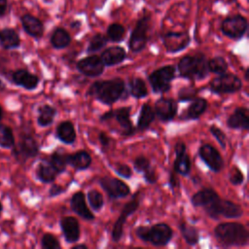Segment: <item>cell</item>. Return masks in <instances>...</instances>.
Segmentation results:
<instances>
[{
    "mask_svg": "<svg viewBox=\"0 0 249 249\" xmlns=\"http://www.w3.org/2000/svg\"><path fill=\"white\" fill-rule=\"evenodd\" d=\"M125 90L124 82L121 78L96 81L89 89L88 94L103 104L111 105L123 97Z\"/></svg>",
    "mask_w": 249,
    "mask_h": 249,
    "instance_id": "6da1fadb",
    "label": "cell"
},
{
    "mask_svg": "<svg viewBox=\"0 0 249 249\" xmlns=\"http://www.w3.org/2000/svg\"><path fill=\"white\" fill-rule=\"evenodd\" d=\"M217 240L226 247L245 246L248 243L249 233L247 229L239 223L227 222L217 225L214 229Z\"/></svg>",
    "mask_w": 249,
    "mask_h": 249,
    "instance_id": "7a4b0ae2",
    "label": "cell"
},
{
    "mask_svg": "<svg viewBox=\"0 0 249 249\" xmlns=\"http://www.w3.org/2000/svg\"><path fill=\"white\" fill-rule=\"evenodd\" d=\"M177 69L182 78L191 80H201L209 74L207 58L201 53L183 56L178 62Z\"/></svg>",
    "mask_w": 249,
    "mask_h": 249,
    "instance_id": "3957f363",
    "label": "cell"
},
{
    "mask_svg": "<svg viewBox=\"0 0 249 249\" xmlns=\"http://www.w3.org/2000/svg\"><path fill=\"white\" fill-rule=\"evenodd\" d=\"M136 235L144 242H149L154 246H165L173 236L172 229L165 223H158L152 227L140 226L135 231Z\"/></svg>",
    "mask_w": 249,
    "mask_h": 249,
    "instance_id": "277c9868",
    "label": "cell"
},
{
    "mask_svg": "<svg viewBox=\"0 0 249 249\" xmlns=\"http://www.w3.org/2000/svg\"><path fill=\"white\" fill-rule=\"evenodd\" d=\"M151 26V16L144 14L141 16L132 29L128 39V49L132 53H140L146 48L149 41V30Z\"/></svg>",
    "mask_w": 249,
    "mask_h": 249,
    "instance_id": "5b68a950",
    "label": "cell"
},
{
    "mask_svg": "<svg viewBox=\"0 0 249 249\" xmlns=\"http://www.w3.org/2000/svg\"><path fill=\"white\" fill-rule=\"evenodd\" d=\"M204 209L206 214L215 220L220 219V217L229 219L239 218L243 213L242 208L238 204L228 199H223L220 196L204 206Z\"/></svg>",
    "mask_w": 249,
    "mask_h": 249,
    "instance_id": "8992f818",
    "label": "cell"
},
{
    "mask_svg": "<svg viewBox=\"0 0 249 249\" xmlns=\"http://www.w3.org/2000/svg\"><path fill=\"white\" fill-rule=\"evenodd\" d=\"M220 29L225 36L237 41L246 34L248 30V20L240 14L230 15L222 20Z\"/></svg>",
    "mask_w": 249,
    "mask_h": 249,
    "instance_id": "52a82bcc",
    "label": "cell"
},
{
    "mask_svg": "<svg viewBox=\"0 0 249 249\" xmlns=\"http://www.w3.org/2000/svg\"><path fill=\"white\" fill-rule=\"evenodd\" d=\"M175 67L165 65L152 72L149 77V83L155 93H164L171 89V82L175 77Z\"/></svg>",
    "mask_w": 249,
    "mask_h": 249,
    "instance_id": "ba28073f",
    "label": "cell"
},
{
    "mask_svg": "<svg viewBox=\"0 0 249 249\" xmlns=\"http://www.w3.org/2000/svg\"><path fill=\"white\" fill-rule=\"evenodd\" d=\"M242 88V82L238 76L232 73L219 74L212 79L209 84V89L216 94H229L240 90Z\"/></svg>",
    "mask_w": 249,
    "mask_h": 249,
    "instance_id": "9c48e42d",
    "label": "cell"
},
{
    "mask_svg": "<svg viewBox=\"0 0 249 249\" xmlns=\"http://www.w3.org/2000/svg\"><path fill=\"white\" fill-rule=\"evenodd\" d=\"M161 41L167 53H177L190 45L191 37L188 31H167L161 35Z\"/></svg>",
    "mask_w": 249,
    "mask_h": 249,
    "instance_id": "30bf717a",
    "label": "cell"
},
{
    "mask_svg": "<svg viewBox=\"0 0 249 249\" xmlns=\"http://www.w3.org/2000/svg\"><path fill=\"white\" fill-rule=\"evenodd\" d=\"M140 199H139V193L134 194L133 197L124 206L119 218L117 219L113 231H112V239L114 242H119L121 237L123 236L124 231V225L127 219V217L131 214H133L137 208L139 207Z\"/></svg>",
    "mask_w": 249,
    "mask_h": 249,
    "instance_id": "8fae6325",
    "label": "cell"
},
{
    "mask_svg": "<svg viewBox=\"0 0 249 249\" xmlns=\"http://www.w3.org/2000/svg\"><path fill=\"white\" fill-rule=\"evenodd\" d=\"M99 184L107 193L108 196L114 199L124 197L130 193L128 185L117 178L105 176L99 180Z\"/></svg>",
    "mask_w": 249,
    "mask_h": 249,
    "instance_id": "7c38bea8",
    "label": "cell"
},
{
    "mask_svg": "<svg viewBox=\"0 0 249 249\" xmlns=\"http://www.w3.org/2000/svg\"><path fill=\"white\" fill-rule=\"evenodd\" d=\"M76 67L83 75L87 77H98L104 71V64L98 55L92 54L80 59Z\"/></svg>",
    "mask_w": 249,
    "mask_h": 249,
    "instance_id": "4fadbf2b",
    "label": "cell"
},
{
    "mask_svg": "<svg viewBox=\"0 0 249 249\" xmlns=\"http://www.w3.org/2000/svg\"><path fill=\"white\" fill-rule=\"evenodd\" d=\"M198 155L213 172H219L224 167L223 158L212 145L202 144L198 149Z\"/></svg>",
    "mask_w": 249,
    "mask_h": 249,
    "instance_id": "5bb4252c",
    "label": "cell"
},
{
    "mask_svg": "<svg viewBox=\"0 0 249 249\" xmlns=\"http://www.w3.org/2000/svg\"><path fill=\"white\" fill-rule=\"evenodd\" d=\"M154 112L159 120L162 122L171 121L177 113V102L172 98L161 97L156 101Z\"/></svg>",
    "mask_w": 249,
    "mask_h": 249,
    "instance_id": "9a60e30c",
    "label": "cell"
},
{
    "mask_svg": "<svg viewBox=\"0 0 249 249\" xmlns=\"http://www.w3.org/2000/svg\"><path fill=\"white\" fill-rule=\"evenodd\" d=\"M173 169L176 173L187 176L191 171V160L183 142H177L175 145V160Z\"/></svg>",
    "mask_w": 249,
    "mask_h": 249,
    "instance_id": "2e32d148",
    "label": "cell"
},
{
    "mask_svg": "<svg viewBox=\"0 0 249 249\" xmlns=\"http://www.w3.org/2000/svg\"><path fill=\"white\" fill-rule=\"evenodd\" d=\"M60 229L68 243H75L80 239V226L76 218L72 216L63 217L60 220Z\"/></svg>",
    "mask_w": 249,
    "mask_h": 249,
    "instance_id": "e0dca14e",
    "label": "cell"
},
{
    "mask_svg": "<svg viewBox=\"0 0 249 249\" xmlns=\"http://www.w3.org/2000/svg\"><path fill=\"white\" fill-rule=\"evenodd\" d=\"M70 206L72 211L76 213L78 216H80L82 219L88 220V221L94 220V215L89 209L86 203L85 195L83 194V192H76L72 196L70 199Z\"/></svg>",
    "mask_w": 249,
    "mask_h": 249,
    "instance_id": "ac0fdd59",
    "label": "cell"
},
{
    "mask_svg": "<svg viewBox=\"0 0 249 249\" xmlns=\"http://www.w3.org/2000/svg\"><path fill=\"white\" fill-rule=\"evenodd\" d=\"M21 25L24 31L31 37L35 39H40L44 34V24L43 22L36 17L25 14L20 18Z\"/></svg>",
    "mask_w": 249,
    "mask_h": 249,
    "instance_id": "d6986e66",
    "label": "cell"
},
{
    "mask_svg": "<svg viewBox=\"0 0 249 249\" xmlns=\"http://www.w3.org/2000/svg\"><path fill=\"white\" fill-rule=\"evenodd\" d=\"M99 57L104 66H114L120 64L125 59L126 53L123 47L112 46L105 49Z\"/></svg>",
    "mask_w": 249,
    "mask_h": 249,
    "instance_id": "ffe728a7",
    "label": "cell"
},
{
    "mask_svg": "<svg viewBox=\"0 0 249 249\" xmlns=\"http://www.w3.org/2000/svg\"><path fill=\"white\" fill-rule=\"evenodd\" d=\"M12 81L25 89L31 90L37 88L40 80L38 76L28 72L25 69H18L12 74Z\"/></svg>",
    "mask_w": 249,
    "mask_h": 249,
    "instance_id": "44dd1931",
    "label": "cell"
},
{
    "mask_svg": "<svg viewBox=\"0 0 249 249\" xmlns=\"http://www.w3.org/2000/svg\"><path fill=\"white\" fill-rule=\"evenodd\" d=\"M228 126L233 129H244L249 128V112L246 107H238L229 117L227 121Z\"/></svg>",
    "mask_w": 249,
    "mask_h": 249,
    "instance_id": "7402d4cb",
    "label": "cell"
},
{
    "mask_svg": "<svg viewBox=\"0 0 249 249\" xmlns=\"http://www.w3.org/2000/svg\"><path fill=\"white\" fill-rule=\"evenodd\" d=\"M130 107H121L114 111L113 118L119 123L122 128V134L129 136L134 133V127L129 119Z\"/></svg>",
    "mask_w": 249,
    "mask_h": 249,
    "instance_id": "603a6c76",
    "label": "cell"
},
{
    "mask_svg": "<svg viewBox=\"0 0 249 249\" xmlns=\"http://www.w3.org/2000/svg\"><path fill=\"white\" fill-rule=\"evenodd\" d=\"M206 108V99L202 97H195L181 118L184 120H196L205 112Z\"/></svg>",
    "mask_w": 249,
    "mask_h": 249,
    "instance_id": "cb8c5ba5",
    "label": "cell"
},
{
    "mask_svg": "<svg viewBox=\"0 0 249 249\" xmlns=\"http://www.w3.org/2000/svg\"><path fill=\"white\" fill-rule=\"evenodd\" d=\"M39 153V145L37 141L29 135L24 136L18 148V154L22 157L23 159H29V158H34L38 155Z\"/></svg>",
    "mask_w": 249,
    "mask_h": 249,
    "instance_id": "d4e9b609",
    "label": "cell"
},
{
    "mask_svg": "<svg viewBox=\"0 0 249 249\" xmlns=\"http://www.w3.org/2000/svg\"><path fill=\"white\" fill-rule=\"evenodd\" d=\"M218 197H219V195L213 189L203 188L193 195L191 201H192V204L196 207H200V206L204 207Z\"/></svg>",
    "mask_w": 249,
    "mask_h": 249,
    "instance_id": "484cf974",
    "label": "cell"
},
{
    "mask_svg": "<svg viewBox=\"0 0 249 249\" xmlns=\"http://www.w3.org/2000/svg\"><path fill=\"white\" fill-rule=\"evenodd\" d=\"M56 137L65 144H72L76 140V131L70 121H63L56 126Z\"/></svg>",
    "mask_w": 249,
    "mask_h": 249,
    "instance_id": "4316f807",
    "label": "cell"
},
{
    "mask_svg": "<svg viewBox=\"0 0 249 249\" xmlns=\"http://www.w3.org/2000/svg\"><path fill=\"white\" fill-rule=\"evenodd\" d=\"M20 39L18 34L13 28H4L0 30V47L5 50L18 48Z\"/></svg>",
    "mask_w": 249,
    "mask_h": 249,
    "instance_id": "83f0119b",
    "label": "cell"
},
{
    "mask_svg": "<svg viewBox=\"0 0 249 249\" xmlns=\"http://www.w3.org/2000/svg\"><path fill=\"white\" fill-rule=\"evenodd\" d=\"M91 157L86 151H78L74 154L68 155V164L76 170H85L91 164Z\"/></svg>",
    "mask_w": 249,
    "mask_h": 249,
    "instance_id": "f1b7e54d",
    "label": "cell"
},
{
    "mask_svg": "<svg viewBox=\"0 0 249 249\" xmlns=\"http://www.w3.org/2000/svg\"><path fill=\"white\" fill-rule=\"evenodd\" d=\"M71 36L69 32L63 27H56L51 35V45L56 50L64 49L71 43Z\"/></svg>",
    "mask_w": 249,
    "mask_h": 249,
    "instance_id": "f546056e",
    "label": "cell"
},
{
    "mask_svg": "<svg viewBox=\"0 0 249 249\" xmlns=\"http://www.w3.org/2000/svg\"><path fill=\"white\" fill-rule=\"evenodd\" d=\"M155 118H156V115H155V112H154V109L152 108V106L148 103H144L141 107L140 114L138 117L137 128L140 131L147 129L150 126V124L153 123Z\"/></svg>",
    "mask_w": 249,
    "mask_h": 249,
    "instance_id": "4dcf8cb0",
    "label": "cell"
},
{
    "mask_svg": "<svg viewBox=\"0 0 249 249\" xmlns=\"http://www.w3.org/2000/svg\"><path fill=\"white\" fill-rule=\"evenodd\" d=\"M178 227H179V230H180V232H181L182 236L184 237L185 241L189 245L195 246L198 243L199 234H198L197 230L194 226H191V225L187 224L186 222L181 221L179 223Z\"/></svg>",
    "mask_w": 249,
    "mask_h": 249,
    "instance_id": "1f68e13d",
    "label": "cell"
},
{
    "mask_svg": "<svg viewBox=\"0 0 249 249\" xmlns=\"http://www.w3.org/2000/svg\"><path fill=\"white\" fill-rule=\"evenodd\" d=\"M56 115V109L49 104H45L38 109L37 123L40 126H48L53 124Z\"/></svg>",
    "mask_w": 249,
    "mask_h": 249,
    "instance_id": "d6a6232c",
    "label": "cell"
},
{
    "mask_svg": "<svg viewBox=\"0 0 249 249\" xmlns=\"http://www.w3.org/2000/svg\"><path fill=\"white\" fill-rule=\"evenodd\" d=\"M57 172L50 162H42L36 170L37 178L43 183H52L56 178Z\"/></svg>",
    "mask_w": 249,
    "mask_h": 249,
    "instance_id": "836d02e7",
    "label": "cell"
},
{
    "mask_svg": "<svg viewBox=\"0 0 249 249\" xmlns=\"http://www.w3.org/2000/svg\"><path fill=\"white\" fill-rule=\"evenodd\" d=\"M125 27L118 22H113L108 25L106 29V37L108 41L114 42V43H119L124 40L125 37Z\"/></svg>",
    "mask_w": 249,
    "mask_h": 249,
    "instance_id": "e575fe53",
    "label": "cell"
},
{
    "mask_svg": "<svg viewBox=\"0 0 249 249\" xmlns=\"http://www.w3.org/2000/svg\"><path fill=\"white\" fill-rule=\"evenodd\" d=\"M129 93L135 98H144L148 95L146 83L141 78L129 79Z\"/></svg>",
    "mask_w": 249,
    "mask_h": 249,
    "instance_id": "d590c367",
    "label": "cell"
},
{
    "mask_svg": "<svg viewBox=\"0 0 249 249\" xmlns=\"http://www.w3.org/2000/svg\"><path fill=\"white\" fill-rule=\"evenodd\" d=\"M49 162L56 170L57 174L62 173L65 171L68 164V154L61 151H55L51 155Z\"/></svg>",
    "mask_w": 249,
    "mask_h": 249,
    "instance_id": "8d00e7d4",
    "label": "cell"
},
{
    "mask_svg": "<svg viewBox=\"0 0 249 249\" xmlns=\"http://www.w3.org/2000/svg\"><path fill=\"white\" fill-rule=\"evenodd\" d=\"M15 145V137L10 126L0 124V147L9 149Z\"/></svg>",
    "mask_w": 249,
    "mask_h": 249,
    "instance_id": "74e56055",
    "label": "cell"
},
{
    "mask_svg": "<svg viewBox=\"0 0 249 249\" xmlns=\"http://www.w3.org/2000/svg\"><path fill=\"white\" fill-rule=\"evenodd\" d=\"M108 43V39L106 35L102 33H96L91 37V39L89 42L88 48H87V53H93L101 49H103Z\"/></svg>",
    "mask_w": 249,
    "mask_h": 249,
    "instance_id": "f35d334b",
    "label": "cell"
},
{
    "mask_svg": "<svg viewBox=\"0 0 249 249\" xmlns=\"http://www.w3.org/2000/svg\"><path fill=\"white\" fill-rule=\"evenodd\" d=\"M209 72L215 74H223L228 70V62L223 56H214L207 60Z\"/></svg>",
    "mask_w": 249,
    "mask_h": 249,
    "instance_id": "ab89813d",
    "label": "cell"
},
{
    "mask_svg": "<svg viewBox=\"0 0 249 249\" xmlns=\"http://www.w3.org/2000/svg\"><path fill=\"white\" fill-rule=\"evenodd\" d=\"M87 197H88L90 207L94 211H99L103 207V205H104L103 196L97 190L89 191L87 194Z\"/></svg>",
    "mask_w": 249,
    "mask_h": 249,
    "instance_id": "60d3db41",
    "label": "cell"
},
{
    "mask_svg": "<svg viewBox=\"0 0 249 249\" xmlns=\"http://www.w3.org/2000/svg\"><path fill=\"white\" fill-rule=\"evenodd\" d=\"M197 90L196 88L193 86H188V87H183L179 91H178V100L180 102H185V101H192L195 97H196Z\"/></svg>",
    "mask_w": 249,
    "mask_h": 249,
    "instance_id": "b9f144b4",
    "label": "cell"
},
{
    "mask_svg": "<svg viewBox=\"0 0 249 249\" xmlns=\"http://www.w3.org/2000/svg\"><path fill=\"white\" fill-rule=\"evenodd\" d=\"M41 246L44 249H59L60 243L52 233H45L41 239Z\"/></svg>",
    "mask_w": 249,
    "mask_h": 249,
    "instance_id": "7bdbcfd3",
    "label": "cell"
},
{
    "mask_svg": "<svg viewBox=\"0 0 249 249\" xmlns=\"http://www.w3.org/2000/svg\"><path fill=\"white\" fill-rule=\"evenodd\" d=\"M229 179L230 182L234 185V186H239L243 183L244 181V175L242 173V171L237 167V166H233L230 172L229 175Z\"/></svg>",
    "mask_w": 249,
    "mask_h": 249,
    "instance_id": "ee69618b",
    "label": "cell"
},
{
    "mask_svg": "<svg viewBox=\"0 0 249 249\" xmlns=\"http://www.w3.org/2000/svg\"><path fill=\"white\" fill-rule=\"evenodd\" d=\"M209 130H210L211 134L215 137V139L218 141V143L220 144V146H221L223 149L226 148L227 136H226V134L223 132V130H222L220 127L216 126L215 124H212V125L210 126Z\"/></svg>",
    "mask_w": 249,
    "mask_h": 249,
    "instance_id": "f6af8a7d",
    "label": "cell"
},
{
    "mask_svg": "<svg viewBox=\"0 0 249 249\" xmlns=\"http://www.w3.org/2000/svg\"><path fill=\"white\" fill-rule=\"evenodd\" d=\"M133 166L134 169L137 172H141L143 173L145 170H147L151 165H150V160L144 157V156H139L137 157L134 161H133Z\"/></svg>",
    "mask_w": 249,
    "mask_h": 249,
    "instance_id": "bcb514c9",
    "label": "cell"
},
{
    "mask_svg": "<svg viewBox=\"0 0 249 249\" xmlns=\"http://www.w3.org/2000/svg\"><path fill=\"white\" fill-rule=\"evenodd\" d=\"M115 170H116V173L123 177V178H125V179H128L131 177L132 175V170L131 168L126 165V164H123V163H117L116 167H115Z\"/></svg>",
    "mask_w": 249,
    "mask_h": 249,
    "instance_id": "7dc6e473",
    "label": "cell"
},
{
    "mask_svg": "<svg viewBox=\"0 0 249 249\" xmlns=\"http://www.w3.org/2000/svg\"><path fill=\"white\" fill-rule=\"evenodd\" d=\"M143 176H144V179L145 181L148 183V184H155L157 182V173L155 171L154 168H152L151 166L145 170L143 172Z\"/></svg>",
    "mask_w": 249,
    "mask_h": 249,
    "instance_id": "c3c4849f",
    "label": "cell"
},
{
    "mask_svg": "<svg viewBox=\"0 0 249 249\" xmlns=\"http://www.w3.org/2000/svg\"><path fill=\"white\" fill-rule=\"evenodd\" d=\"M98 140H99V143H100V145H101V147H102L103 149L107 148V147L109 146V144H110V138H109V136H108L105 132H103V131L99 132V134H98Z\"/></svg>",
    "mask_w": 249,
    "mask_h": 249,
    "instance_id": "681fc988",
    "label": "cell"
},
{
    "mask_svg": "<svg viewBox=\"0 0 249 249\" xmlns=\"http://www.w3.org/2000/svg\"><path fill=\"white\" fill-rule=\"evenodd\" d=\"M64 192V189L59 186V185H53L51 188H50V191H49V196H56L58 195H60L61 193Z\"/></svg>",
    "mask_w": 249,
    "mask_h": 249,
    "instance_id": "f907efd6",
    "label": "cell"
},
{
    "mask_svg": "<svg viewBox=\"0 0 249 249\" xmlns=\"http://www.w3.org/2000/svg\"><path fill=\"white\" fill-rule=\"evenodd\" d=\"M113 116H114V110L107 111V112H105L104 114H102V115L100 116V121H101V122L109 121V120L113 119Z\"/></svg>",
    "mask_w": 249,
    "mask_h": 249,
    "instance_id": "816d5d0a",
    "label": "cell"
},
{
    "mask_svg": "<svg viewBox=\"0 0 249 249\" xmlns=\"http://www.w3.org/2000/svg\"><path fill=\"white\" fill-rule=\"evenodd\" d=\"M8 0H0V18H2L7 11Z\"/></svg>",
    "mask_w": 249,
    "mask_h": 249,
    "instance_id": "f5cc1de1",
    "label": "cell"
},
{
    "mask_svg": "<svg viewBox=\"0 0 249 249\" xmlns=\"http://www.w3.org/2000/svg\"><path fill=\"white\" fill-rule=\"evenodd\" d=\"M81 26H82V21L79 19H75L70 22V27L72 29H79Z\"/></svg>",
    "mask_w": 249,
    "mask_h": 249,
    "instance_id": "db71d44e",
    "label": "cell"
},
{
    "mask_svg": "<svg viewBox=\"0 0 249 249\" xmlns=\"http://www.w3.org/2000/svg\"><path fill=\"white\" fill-rule=\"evenodd\" d=\"M169 185L171 188H175L178 185V182L176 181V178L173 174H170L169 176Z\"/></svg>",
    "mask_w": 249,
    "mask_h": 249,
    "instance_id": "11a10c76",
    "label": "cell"
},
{
    "mask_svg": "<svg viewBox=\"0 0 249 249\" xmlns=\"http://www.w3.org/2000/svg\"><path fill=\"white\" fill-rule=\"evenodd\" d=\"M72 249H88V246L86 244H77V245H74Z\"/></svg>",
    "mask_w": 249,
    "mask_h": 249,
    "instance_id": "9f6ffc18",
    "label": "cell"
},
{
    "mask_svg": "<svg viewBox=\"0 0 249 249\" xmlns=\"http://www.w3.org/2000/svg\"><path fill=\"white\" fill-rule=\"evenodd\" d=\"M244 78L246 81L249 79V69L248 68H246L244 71Z\"/></svg>",
    "mask_w": 249,
    "mask_h": 249,
    "instance_id": "6f0895ef",
    "label": "cell"
},
{
    "mask_svg": "<svg viewBox=\"0 0 249 249\" xmlns=\"http://www.w3.org/2000/svg\"><path fill=\"white\" fill-rule=\"evenodd\" d=\"M2 116H3V110H2V107L0 105V120L2 119Z\"/></svg>",
    "mask_w": 249,
    "mask_h": 249,
    "instance_id": "680465c9",
    "label": "cell"
},
{
    "mask_svg": "<svg viewBox=\"0 0 249 249\" xmlns=\"http://www.w3.org/2000/svg\"><path fill=\"white\" fill-rule=\"evenodd\" d=\"M3 88H4V85H3L2 82L0 81V89H3Z\"/></svg>",
    "mask_w": 249,
    "mask_h": 249,
    "instance_id": "91938a15",
    "label": "cell"
},
{
    "mask_svg": "<svg viewBox=\"0 0 249 249\" xmlns=\"http://www.w3.org/2000/svg\"><path fill=\"white\" fill-rule=\"evenodd\" d=\"M2 210H3V206H2V203L0 202V213L2 212Z\"/></svg>",
    "mask_w": 249,
    "mask_h": 249,
    "instance_id": "94428289",
    "label": "cell"
}]
</instances>
